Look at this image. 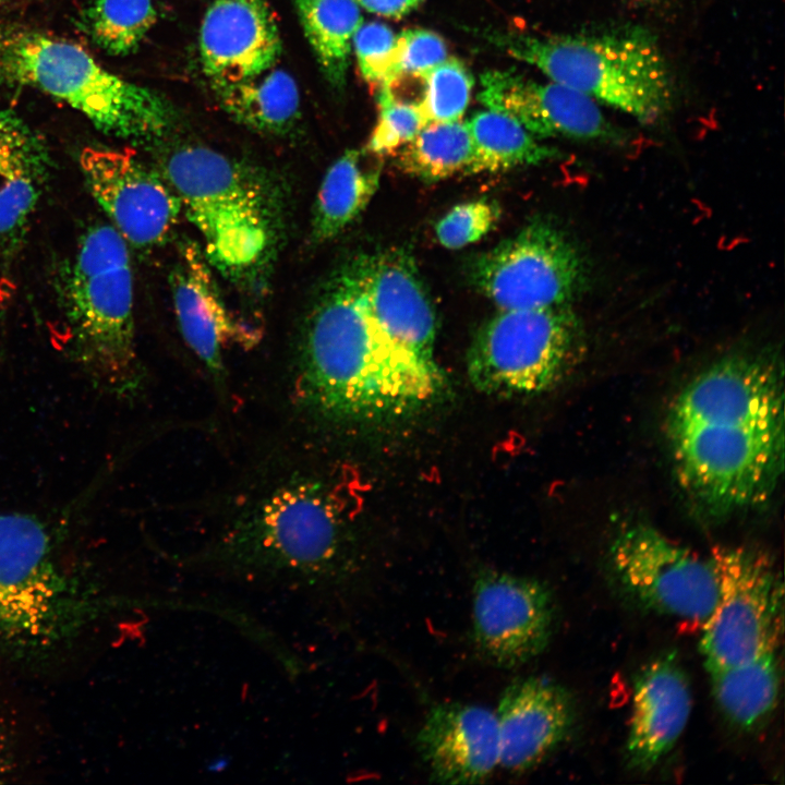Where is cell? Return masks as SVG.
Masks as SVG:
<instances>
[{"label":"cell","mask_w":785,"mask_h":785,"mask_svg":"<svg viewBox=\"0 0 785 785\" xmlns=\"http://www.w3.org/2000/svg\"><path fill=\"white\" fill-rule=\"evenodd\" d=\"M446 385L435 359L407 349L374 316L362 254L335 270L301 335L295 391L303 409L336 423L400 419L436 401Z\"/></svg>","instance_id":"7a4b0ae2"},{"label":"cell","mask_w":785,"mask_h":785,"mask_svg":"<svg viewBox=\"0 0 785 785\" xmlns=\"http://www.w3.org/2000/svg\"><path fill=\"white\" fill-rule=\"evenodd\" d=\"M17 1H20V0H0V8H3V7H5V5H10V4L15 3V2H17Z\"/></svg>","instance_id":"8d00e7d4"},{"label":"cell","mask_w":785,"mask_h":785,"mask_svg":"<svg viewBox=\"0 0 785 785\" xmlns=\"http://www.w3.org/2000/svg\"><path fill=\"white\" fill-rule=\"evenodd\" d=\"M202 247L181 245L170 283L177 321L185 342L209 372L221 377L224 349L235 340L252 341V331L229 312Z\"/></svg>","instance_id":"ffe728a7"},{"label":"cell","mask_w":785,"mask_h":785,"mask_svg":"<svg viewBox=\"0 0 785 785\" xmlns=\"http://www.w3.org/2000/svg\"><path fill=\"white\" fill-rule=\"evenodd\" d=\"M49 165L37 132L0 150V242L14 239L26 226Z\"/></svg>","instance_id":"484cf974"},{"label":"cell","mask_w":785,"mask_h":785,"mask_svg":"<svg viewBox=\"0 0 785 785\" xmlns=\"http://www.w3.org/2000/svg\"><path fill=\"white\" fill-rule=\"evenodd\" d=\"M471 281L499 310L543 309L569 304L579 295L588 267L564 230L534 219L478 256Z\"/></svg>","instance_id":"30bf717a"},{"label":"cell","mask_w":785,"mask_h":785,"mask_svg":"<svg viewBox=\"0 0 785 785\" xmlns=\"http://www.w3.org/2000/svg\"><path fill=\"white\" fill-rule=\"evenodd\" d=\"M381 166L366 167L347 149L326 171L314 204L311 238L324 243L340 234L366 208L379 185Z\"/></svg>","instance_id":"7402d4cb"},{"label":"cell","mask_w":785,"mask_h":785,"mask_svg":"<svg viewBox=\"0 0 785 785\" xmlns=\"http://www.w3.org/2000/svg\"><path fill=\"white\" fill-rule=\"evenodd\" d=\"M416 744L431 777L438 783H480L499 765L497 718L482 705L435 704L425 715Z\"/></svg>","instance_id":"ac0fdd59"},{"label":"cell","mask_w":785,"mask_h":785,"mask_svg":"<svg viewBox=\"0 0 785 785\" xmlns=\"http://www.w3.org/2000/svg\"><path fill=\"white\" fill-rule=\"evenodd\" d=\"M214 560L228 576L304 597L354 587L341 515L328 487L312 480L264 498L227 534Z\"/></svg>","instance_id":"3957f363"},{"label":"cell","mask_w":785,"mask_h":785,"mask_svg":"<svg viewBox=\"0 0 785 785\" xmlns=\"http://www.w3.org/2000/svg\"><path fill=\"white\" fill-rule=\"evenodd\" d=\"M468 121L427 123L404 145L399 168L424 182H437L467 169L472 157Z\"/></svg>","instance_id":"83f0119b"},{"label":"cell","mask_w":785,"mask_h":785,"mask_svg":"<svg viewBox=\"0 0 785 785\" xmlns=\"http://www.w3.org/2000/svg\"><path fill=\"white\" fill-rule=\"evenodd\" d=\"M0 82L46 94L121 140H159L172 122L156 92L108 71L80 45L40 32L0 36Z\"/></svg>","instance_id":"8992f818"},{"label":"cell","mask_w":785,"mask_h":785,"mask_svg":"<svg viewBox=\"0 0 785 785\" xmlns=\"http://www.w3.org/2000/svg\"><path fill=\"white\" fill-rule=\"evenodd\" d=\"M468 125L473 150L464 173H493L559 158L558 150L541 144L519 121L502 111H479Z\"/></svg>","instance_id":"d4e9b609"},{"label":"cell","mask_w":785,"mask_h":785,"mask_svg":"<svg viewBox=\"0 0 785 785\" xmlns=\"http://www.w3.org/2000/svg\"><path fill=\"white\" fill-rule=\"evenodd\" d=\"M691 706L689 679L674 651L644 665L633 683L628 766L641 773L652 770L681 736Z\"/></svg>","instance_id":"d6986e66"},{"label":"cell","mask_w":785,"mask_h":785,"mask_svg":"<svg viewBox=\"0 0 785 785\" xmlns=\"http://www.w3.org/2000/svg\"><path fill=\"white\" fill-rule=\"evenodd\" d=\"M80 168L97 204L128 244L150 249L174 228L181 203L164 176L132 152L86 147Z\"/></svg>","instance_id":"5bb4252c"},{"label":"cell","mask_w":785,"mask_h":785,"mask_svg":"<svg viewBox=\"0 0 785 785\" xmlns=\"http://www.w3.org/2000/svg\"><path fill=\"white\" fill-rule=\"evenodd\" d=\"M304 35L328 81H346L353 36L363 23L353 0H292Z\"/></svg>","instance_id":"4316f807"},{"label":"cell","mask_w":785,"mask_h":785,"mask_svg":"<svg viewBox=\"0 0 785 785\" xmlns=\"http://www.w3.org/2000/svg\"><path fill=\"white\" fill-rule=\"evenodd\" d=\"M582 330L569 304L499 310L476 333L467 371L480 392L528 396L557 385L581 348Z\"/></svg>","instance_id":"ba28073f"},{"label":"cell","mask_w":785,"mask_h":785,"mask_svg":"<svg viewBox=\"0 0 785 785\" xmlns=\"http://www.w3.org/2000/svg\"><path fill=\"white\" fill-rule=\"evenodd\" d=\"M424 84L419 108L427 123L462 119L473 87L468 68L456 58H446L421 80Z\"/></svg>","instance_id":"f546056e"},{"label":"cell","mask_w":785,"mask_h":785,"mask_svg":"<svg viewBox=\"0 0 785 785\" xmlns=\"http://www.w3.org/2000/svg\"><path fill=\"white\" fill-rule=\"evenodd\" d=\"M378 119L365 150L377 157L392 154L411 142L426 125L418 102L398 98L387 87L378 88Z\"/></svg>","instance_id":"4dcf8cb0"},{"label":"cell","mask_w":785,"mask_h":785,"mask_svg":"<svg viewBox=\"0 0 785 785\" xmlns=\"http://www.w3.org/2000/svg\"><path fill=\"white\" fill-rule=\"evenodd\" d=\"M487 38L548 80L653 122L668 111L672 76L654 38L639 28L567 35L491 32Z\"/></svg>","instance_id":"5b68a950"},{"label":"cell","mask_w":785,"mask_h":785,"mask_svg":"<svg viewBox=\"0 0 785 785\" xmlns=\"http://www.w3.org/2000/svg\"><path fill=\"white\" fill-rule=\"evenodd\" d=\"M447 58L443 38L423 28L404 29L397 35L394 89L403 77L422 80L433 68Z\"/></svg>","instance_id":"836d02e7"},{"label":"cell","mask_w":785,"mask_h":785,"mask_svg":"<svg viewBox=\"0 0 785 785\" xmlns=\"http://www.w3.org/2000/svg\"><path fill=\"white\" fill-rule=\"evenodd\" d=\"M34 132L15 111L0 108V150L24 140Z\"/></svg>","instance_id":"e575fe53"},{"label":"cell","mask_w":785,"mask_h":785,"mask_svg":"<svg viewBox=\"0 0 785 785\" xmlns=\"http://www.w3.org/2000/svg\"><path fill=\"white\" fill-rule=\"evenodd\" d=\"M366 11L387 17H402L416 9L424 0H353Z\"/></svg>","instance_id":"d590c367"},{"label":"cell","mask_w":785,"mask_h":785,"mask_svg":"<svg viewBox=\"0 0 785 785\" xmlns=\"http://www.w3.org/2000/svg\"><path fill=\"white\" fill-rule=\"evenodd\" d=\"M555 615L553 594L540 580L492 569L474 579L472 638L490 664L512 668L541 654Z\"/></svg>","instance_id":"4fadbf2b"},{"label":"cell","mask_w":785,"mask_h":785,"mask_svg":"<svg viewBox=\"0 0 785 785\" xmlns=\"http://www.w3.org/2000/svg\"><path fill=\"white\" fill-rule=\"evenodd\" d=\"M666 435L679 485L711 517L766 503L784 471V372L778 358H722L676 396Z\"/></svg>","instance_id":"6da1fadb"},{"label":"cell","mask_w":785,"mask_h":785,"mask_svg":"<svg viewBox=\"0 0 785 785\" xmlns=\"http://www.w3.org/2000/svg\"><path fill=\"white\" fill-rule=\"evenodd\" d=\"M776 650L729 667L708 672L712 693L724 716L736 727H759L775 709L781 673Z\"/></svg>","instance_id":"cb8c5ba5"},{"label":"cell","mask_w":785,"mask_h":785,"mask_svg":"<svg viewBox=\"0 0 785 785\" xmlns=\"http://www.w3.org/2000/svg\"><path fill=\"white\" fill-rule=\"evenodd\" d=\"M62 295L76 354L89 373L113 392L136 390L133 273L128 242L111 224L82 235Z\"/></svg>","instance_id":"52a82bcc"},{"label":"cell","mask_w":785,"mask_h":785,"mask_svg":"<svg viewBox=\"0 0 785 785\" xmlns=\"http://www.w3.org/2000/svg\"><path fill=\"white\" fill-rule=\"evenodd\" d=\"M500 215L502 208L494 200L479 198L460 203L436 222V239L449 250L464 247L488 234L496 227Z\"/></svg>","instance_id":"1f68e13d"},{"label":"cell","mask_w":785,"mask_h":785,"mask_svg":"<svg viewBox=\"0 0 785 785\" xmlns=\"http://www.w3.org/2000/svg\"><path fill=\"white\" fill-rule=\"evenodd\" d=\"M362 257L366 297L376 319L407 349L435 359V311L412 256L391 249Z\"/></svg>","instance_id":"44dd1931"},{"label":"cell","mask_w":785,"mask_h":785,"mask_svg":"<svg viewBox=\"0 0 785 785\" xmlns=\"http://www.w3.org/2000/svg\"><path fill=\"white\" fill-rule=\"evenodd\" d=\"M51 550L35 517L0 514V639L44 640L61 624L65 583Z\"/></svg>","instance_id":"7c38bea8"},{"label":"cell","mask_w":785,"mask_h":785,"mask_svg":"<svg viewBox=\"0 0 785 785\" xmlns=\"http://www.w3.org/2000/svg\"><path fill=\"white\" fill-rule=\"evenodd\" d=\"M481 86L483 105L515 118L534 136L618 137L595 100L551 80L540 82L515 70H491L482 74Z\"/></svg>","instance_id":"9a60e30c"},{"label":"cell","mask_w":785,"mask_h":785,"mask_svg":"<svg viewBox=\"0 0 785 785\" xmlns=\"http://www.w3.org/2000/svg\"><path fill=\"white\" fill-rule=\"evenodd\" d=\"M352 48L362 77L377 88H392L397 35L385 24H361L353 36Z\"/></svg>","instance_id":"d6a6232c"},{"label":"cell","mask_w":785,"mask_h":785,"mask_svg":"<svg viewBox=\"0 0 785 785\" xmlns=\"http://www.w3.org/2000/svg\"><path fill=\"white\" fill-rule=\"evenodd\" d=\"M281 51L277 23L267 0H214L200 29V56L213 85L259 75Z\"/></svg>","instance_id":"e0dca14e"},{"label":"cell","mask_w":785,"mask_h":785,"mask_svg":"<svg viewBox=\"0 0 785 785\" xmlns=\"http://www.w3.org/2000/svg\"><path fill=\"white\" fill-rule=\"evenodd\" d=\"M717 581L715 605L700 628L708 672L776 650L783 633L784 585L772 559L746 546L717 545L709 554Z\"/></svg>","instance_id":"9c48e42d"},{"label":"cell","mask_w":785,"mask_h":785,"mask_svg":"<svg viewBox=\"0 0 785 785\" xmlns=\"http://www.w3.org/2000/svg\"><path fill=\"white\" fill-rule=\"evenodd\" d=\"M82 25L92 41L111 56L135 51L157 21L153 0H89Z\"/></svg>","instance_id":"f1b7e54d"},{"label":"cell","mask_w":785,"mask_h":785,"mask_svg":"<svg viewBox=\"0 0 785 785\" xmlns=\"http://www.w3.org/2000/svg\"><path fill=\"white\" fill-rule=\"evenodd\" d=\"M164 177L202 238L209 265L234 282L257 281L276 253L281 229L270 181L203 145H183L164 160Z\"/></svg>","instance_id":"277c9868"},{"label":"cell","mask_w":785,"mask_h":785,"mask_svg":"<svg viewBox=\"0 0 785 785\" xmlns=\"http://www.w3.org/2000/svg\"><path fill=\"white\" fill-rule=\"evenodd\" d=\"M499 765L523 773L545 760L569 735L576 718L571 693L544 677L519 678L503 691L495 712Z\"/></svg>","instance_id":"2e32d148"},{"label":"cell","mask_w":785,"mask_h":785,"mask_svg":"<svg viewBox=\"0 0 785 785\" xmlns=\"http://www.w3.org/2000/svg\"><path fill=\"white\" fill-rule=\"evenodd\" d=\"M214 87L224 109L254 131L282 134L299 117V88L293 77L281 69L271 68L254 77Z\"/></svg>","instance_id":"603a6c76"},{"label":"cell","mask_w":785,"mask_h":785,"mask_svg":"<svg viewBox=\"0 0 785 785\" xmlns=\"http://www.w3.org/2000/svg\"><path fill=\"white\" fill-rule=\"evenodd\" d=\"M611 564L642 606L701 628L717 597L711 560L645 523L631 524L611 546Z\"/></svg>","instance_id":"8fae6325"}]
</instances>
